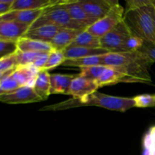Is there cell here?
<instances>
[{"mask_svg":"<svg viewBox=\"0 0 155 155\" xmlns=\"http://www.w3.org/2000/svg\"><path fill=\"white\" fill-rule=\"evenodd\" d=\"M139 51L146 56L152 63H155V43L145 41Z\"/></svg>","mask_w":155,"mask_h":155,"instance_id":"cell-33","label":"cell"},{"mask_svg":"<svg viewBox=\"0 0 155 155\" xmlns=\"http://www.w3.org/2000/svg\"><path fill=\"white\" fill-rule=\"evenodd\" d=\"M85 47V48H101L100 38L94 36L86 30L82 31L77 36L69 47Z\"/></svg>","mask_w":155,"mask_h":155,"instance_id":"cell-23","label":"cell"},{"mask_svg":"<svg viewBox=\"0 0 155 155\" xmlns=\"http://www.w3.org/2000/svg\"><path fill=\"white\" fill-rule=\"evenodd\" d=\"M58 1L59 0H15L12 11L45 9L56 4Z\"/></svg>","mask_w":155,"mask_h":155,"instance_id":"cell-20","label":"cell"},{"mask_svg":"<svg viewBox=\"0 0 155 155\" xmlns=\"http://www.w3.org/2000/svg\"><path fill=\"white\" fill-rule=\"evenodd\" d=\"M18 66L16 54L0 59V74L14 69Z\"/></svg>","mask_w":155,"mask_h":155,"instance_id":"cell-32","label":"cell"},{"mask_svg":"<svg viewBox=\"0 0 155 155\" xmlns=\"http://www.w3.org/2000/svg\"><path fill=\"white\" fill-rule=\"evenodd\" d=\"M152 2H153V0H152ZM152 15H153V19H154V32H155V5L154 3H153V6H152Z\"/></svg>","mask_w":155,"mask_h":155,"instance_id":"cell-35","label":"cell"},{"mask_svg":"<svg viewBox=\"0 0 155 155\" xmlns=\"http://www.w3.org/2000/svg\"><path fill=\"white\" fill-rule=\"evenodd\" d=\"M12 74L8 77L0 80V95L10 93L20 88L16 80L12 77Z\"/></svg>","mask_w":155,"mask_h":155,"instance_id":"cell-30","label":"cell"},{"mask_svg":"<svg viewBox=\"0 0 155 155\" xmlns=\"http://www.w3.org/2000/svg\"><path fill=\"white\" fill-rule=\"evenodd\" d=\"M44 9L39 10H21L12 11L6 15L0 16V21H18L29 24L31 27L36 20L42 15Z\"/></svg>","mask_w":155,"mask_h":155,"instance_id":"cell-13","label":"cell"},{"mask_svg":"<svg viewBox=\"0 0 155 155\" xmlns=\"http://www.w3.org/2000/svg\"><path fill=\"white\" fill-rule=\"evenodd\" d=\"M15 0H1L0 1V16L6 15L12 11Z\"/></svg>","mask_w":155,"mask_h":155,"instance_id":"cell-34","label":"cell"},{"mask_svg":"<svg viewBox=\"0 0 155 155\" xmlns=\"http://www.w3.org/2000/svg\"><path fill=\"white\" fill-rule=\"evenodd\" d=\"M1 102L8 104H29L41 101V98L35 92L32 86L20 87L10 93L0 95Z\"/></svg>","mask_w":155,"mask_h":155,"instance_id":"cell-7","label":"cell"},{"mask_svg":"<svg viewBox=\"0 0 155 155\" xmlns=\"http://www.w3.org/2000/svg\"><path fill=\"white\" fill-rule=\"evenodd\" d=\"M30 25L18 21H0V40L18 42L30 30Z\"/></svg>","mask_w":155,"mask_h":155,"instance_id":"cell-9","label":"cell"},{"mask_svg":"<svg viewBox=\"0 0 155 155\" xmlns=\"http://www.w3.org/2000/svg\"><path fill=\"white\" fill-rule=\"evenodd\" d=\"M107 66L104 65H97V66L81 68L79 76L87 80L97 81L101 77V74H103Z\"/></svg>","mask_w":155,"mask_h":155,"instance_id":"cell-24","label":"cell"},{"mask_svg":"<svg viewBox=\"0 0 155 155\" xmlns=\"http://www.w3.org/2000/svg\"><path fill=\"white\" fill-rule=\"evenodd\" d=\"M63 29L66 28H62V27H57V26L51 25L42 26V27H36L34 29H30V30L26 33L24 37L43 41V42L50 43L51 41L54 39V36L57 35V33Z\"/></svg>","mask_w":155,"mask_h":155,"instance_id":"cell-15","label":"cell"},{"mask_svg":"<svg viewBox=\"0 0 155 155\" xmlns=\"http://www.w3.org/2000/svg\"><path fill=\"white\" fill-rule=\"evenodd\" d=\"M83 30L76 29H63L57 33L50 44L53 48L64 51L70 46L77 36Z\"/></svg>","mask_w":155,"mask_h":155,"instance_id":"cell-14","label":"cell"},{"mask_svg":"<svg viewBox=\"0 0 155 155\" xmlns=\"http://www.w3.org/2000/svg\"><path fill=\"white\" fill-rule=\"evenodd\" d=\"M78 75L66 74H51V94H64L68 95L70 86L73 80Z\"/></svg>","mask_w":155,"mask_h":155,"instance_id":"cell-17","label":"cell"},{"mask_svg":"<svg viewBox=\"0 0 155 155\" xmlns=\"http://www.w3.org/2000/svg\"><path fill=\"white\" fill-rule=\"evenodd\" d=\"M51 74L48 71L42 70L39 71L36 80L33 85V89L42 101H45L48 98L51 89Z\"/></svg>","mask_w":155,"mask_h":155,"instance_id":"cell-19","label":"cell"},{"mask_svg":"<svg viewBox=\"0 0 155 155\" xmlns=\"http://www.w3.org/2000/svg\"><path fill=\"white\" fill-rule=\"evenodd\" d=\"M124 8L118 2L104 18L98 20L86 30L97 37H102L124 20Z\"/></svg>","mask_w":155,"mask_h":155,"instance_id":"cell-5","label":"cell"},{"mask_svg":"<svg viewBox=\"0 0 155 155\" xmlns=\"http://www.w3.org/2000/svg\"><path fill=\"white\" fill-rule=\"evenodd\" d=\"M98 88L97 81L83 78L78 74L71 83L68 95L73 98H82L97 92Z\"/></svg>","mask_w":155,"mask_h":155,"instance_id":"cell-11","label":"cell"},{"mask_svg":"<svg viewBox=\"0 0 155 155\" xmlns=\"http://www.w3.org/2000/svg\"><path fill=\"white\" fill-rule=\"evenodd\" d=\"M152 0H132L127 2L124 20L133 34L155 43Z\"/></svg>","mask_w":155,"mask_h":155,"instance_id":"cell-3","label":"cell"},{"mask_svg":"<svg viewBox=\"0 0 155 155\" xmlns=\"http://www.w3.org/2000/svg\"><path fill=\"white\" fill-rule=\"evenodd\" d=\"M104 54H101V55L89 56V57L82 58L66 59L62 65L67 67L80 68V69L88 68V67L104 65Z\"/></svg>","mask_w":155,"mask_h":155,"instance_id":"cell-22","label":"cell"},{"mask_svg":"<svg viewBox=\"0 0 155 155\" xmlns=\"http://www.w3.org/2000/svg\"><path fill=\"white\" fill-rule=\"evenodd\" d=\"M86 13L96 21L104 18L118 2L115 0H78Z\"/></svg>","mask_w":155,"mask_h":155,"instance_id":"cell-10","label":"cell"},{"mask_svg":"<svg viewBox=\"0 0 155 155\" xmlns=\"http://www.w3.org/2000/svg\"><path fill=\"white\" fill-rule=\"evenodd\" d=\"M133 34L124 20L109 33L100 38L101 48L109 52H119L127 39Z\"/></svg>","mask_w":155,"mask_h":155,"instance_id":"cell-6","label":"cell"},{"mask_svg":"<svg viewBox=\"0 0 155 155\" xmlns=\"http://www.w3.org/2000/svg\"><path fill=\"white\" fill-rule=\"evenodd\" d=\"M65 60H66V58H65L63 51H60V50L53 48L49 52L48 59L47 61L46 64L44 67L43 70L48 71V70L57 68L59 65L63 64Z\"/></svg>","mask_w":155,"mask_h":155,"instance_id":"cell-25","label":"cell"},{"mask_svg":"<svg viewBox=\"0 0 155 155\" xmlns=\"http://www.w3.org/2000/svg\"><path fill=\"white\" fill-rule=\"evenodd\" d=\"M45 25L57 26L62 28L85 30L73 21L67 9L64 7L62 1L60 0L56 4L44 9L42 15L36 20L34 24H32L30 29H34Z\"/></svg>","mask_w":155,"mask_h":155,"instance_id":"cell-4","label":"cell"},{"mask_svg":"<svg viewBox=\"0 0 155 155\" xmlns=\"http://www.w3.org/2000/svg\"><path fill=\"white\" fill-rule=\"evenodd\" d=\"M62 4L67 9L73 21L84 30H86L97 21L86 13V11L80 5L78 0L62 1Z\"/></svg>","mask_w":155,"mask_h":155,"instance_id":"cell-8","label":"cell"},{"mask_svg":"<svg viewBox=\"0 0 155 155\" xmlns=\"http://www.w3.org/2000/svg\"><path fill=\"white\" fill-rule=\"evenodd\" d=\"M143 155H155V126L151 127L143 138Z\"/></svg>","mask_w":155,"mask_h":155,"instance_id":"cell-26","label":"cell"},{"mask_svg":"<svg viewBox=\"0 0 155 155\" xmlns=\"http://www.w3.org/2000/svg\"><path fill=\"white\" fill-rule=\"evenodd\" d=\"M136 107H154L155 95L143 94L133 98Z\"/></svg>","mask_w":155,"mask_h":155,"instance_id":"cell-31","label":"cell"},{"mask_svg":"<svg viewBox=\"0 0 155 155\" xmlns=\"http://www.w3.org/2000/svg\"><path fill=\"white\" fill-rule=\"evenodd\" d=\"M63 51L66 59L82 58L95 55H101V54H105L109 53L107 50L104 49L102 48H90L78 46L68 47L66 49L64 50Z\"/></svg>","mask_w":155,"mask_h":155,"instance_id":"cell-18","label":"cell"},{"mask_svg":"<svg viewBox=\"0 0 155 155\" xmlns=\"http://www.w3.org/2000/svg\"><path fill=\"white\" fill-rule=\"evenodd\" d=\"M44 53L46 52H31V51L22 52V51H18V52L16 53V58L18 66L33 64V63Z\"/></svg>","mask_w":155,"mask_h":155,"instance_id":"cell-28","label":"cell"},{"mask_svg":"<svg viewBox=\"0 0 155 155\" xmlns=\"http://www.w3.org/2000/svg\"><path fill=\"white\" fill-rule=\"evenodd\" d=\"M95 106L103 107L110 110L125 112L133 107H136L133 98L113 96L100 93L98 92L87 95L82 98H70L61 102L46 105L40 109L42 111H57V110H68L75 107Z\"/></svg>","mask_w":155,"mask_h":155,"instance_id":"cell-2","label":"cell"},{"mask_svg":"<svg viewBox=\"0 0 155 155\" xmlns=\"http://www.w3.org/2000/svg\"><path fill=\"white\" fill-rule=\"evenodd\" d=\"M40 70L36 68L33 65H20L18 66L12 77L16 80L20 87L24 86H32L33 87L35 81Z\"/></svg>","mask_w":155,"mask_h":155,"instance_id":"cell-12","label":"cell"},{"mask_svg":"<svg viewBox=\"0 0 155 155\" xmlns=\"http://www.w3.org/2000/svg\"><path fill=\"white\" fill-rule=\"evenodd\" d=\"M18 51V42L10 40H0V59L13 55Z\"/></svg>","mask_w":155,"mask_h":155,"instance_id":"cell-29","label":"cell"},{"mask_svg":"<svg viewBox=\"0 0 155 155\" xmlns=\"http://www.w3.org/2000/svg\"><path fill=\"white\" fill-rule=\"evenodd\" d=\"M98 86L103 87L105 86L117 84L120 83H128L127 77L120 71L111 67H107L101 77L97 80Z\"/></svg>","mask_w":155,"mask_h":155,"instance_id":"cell-21","label":"cell"},{"mask_svg":"<svg viewBox=\"0 0 155 155\" xmlns=\"http://www.w3.org/2000/svg\"><path fill=\"white\" fill-rule=\"evenodd\" d=\"M152 62L140 51L109 52L104 54V65L120 71L128 83H149L152 82L150 68Z\"/></svg>","mask_w":155,"mask_h":155,"instance_id":"cell-1","label":"cell"},{"mask_svg":"<svg viewBox=\"0 0 155 155\" xmlns=\"http://www.w3.org/2000/svg\"><path fill=\"white\" fill-rule=\"evenodd\" d=\"M153 3H154V5H155V0H153Z\"/></svg>","mask_w":155,"mask_h":155,"instance_id":"cell-36","label":"cell"},{"mask_svg":"<svg viewBox=\"0 0 155 155\" xmlns=\"http://www.w3.org/2000/svg\"><path fill=\"white\" fill-rule=\"evenodd\" d=\"M144 42L145 41L142 38L133 33L124 43L119 52H133V51H139L143 45Z\"/></svg>","mask_w":155,"mask_h":155,"instance_id":"cell-27","label":"cell"},{"mask_svg":"<svg viewBox=\"0 0 155 155\" xmlns=\"http://www.w3.org/2000/svg\"><path fill=\"white\" fill-rule=\"evenodd\" d=\"M18 51L26 52H50L53 49L49 42L23 37L18 41Z\"/></svg>","mask_w":155,"mask_h":155,"instance_id":"cell-16","label":"cell"}]
</instances>
